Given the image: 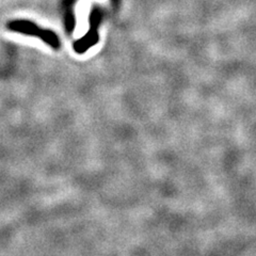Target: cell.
<instances>
[{
	"label": "cell",
	"mask_w": 256,
	"mask_h": 256,
	"mask_svg": "<svg viewBox=\"0 0 256 256\" xmlns=\"http://www.w3.org/2000/svg\"><path fill=\"white\" fill-rule=\"evenodd\" d=\"M8 27H9L13 31H18L22 32V34H26L29 36H36L44 40V41L50 45L52 48H57L60 47V42L58 36H56L54 32L50 30H43L40 29L34 24H32L27 20H15L11 22L10 24H8Z\"/></svg>",
	"instance_id": "6da1fadb"
}]
</instances>
